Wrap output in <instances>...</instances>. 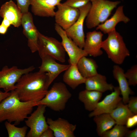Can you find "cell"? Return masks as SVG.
Returning <instances> with one entry per match:
<instances>
[{"label":"cell","instance_id":"obj_14","mask_svg":"<svg viewBox=\"0 0 137 137\" xmlns=\"http://www.w3.org/2000/svg\"><path fill=\"white\" fill-rule=\"evenodd\" d=\"M113 89V92L98 102L95 109L89 114V117L104 113H110L116 107L122 100V98L120 96L121 91L119 87H114Z\"/></svg>","mask_w":137,"mask_h":137},{"label":"cell","instance_id":"obj_38","mask_svg":"<svg viewBox=\"0 0 137 137\" xmlns=\"http://www.w3.org/2000/svg\"><path fill=\"white\" fill-rule=\"evenodd\" d=\"M97 0H90V1L91 2H94V1H96Z\"/></svg>","mask_w":137,"mask_h":137},{"label":"cell","instance_id":"obj_2","mask_svg":"<svg viewBox=\"0 0 137 137\" xmlns=\"http://www.w3.org/2000/svg\"><path fill=\"white\" fill-rule=\"evenodd\" d=\"M38 105L37 102L21 101L15 90L0 103V123L7 121L18 125L26 119L32 113L33 108Z\"/></svg>","mask_w":137,"mask_h":137},{"label":"cell","instance_id":"obj_7","mask_svg":"<svg viewBox=\"0 0 137 137\" xmlns=\"http://www.w3.org/2000/svg\"><path fill=\"white\" fill-rule=\"evenodd\" d=\"M35 68L31 66L25 68H20L16 66L9 67L4 66L0 71V89L8 92L14 90L15 84L24 74L31 72Z\"/></svg>","mask_w":137,"mask_h":137},{"label":"cell","instance_id":"obj_34","mask_svg":"<svg viewBox=\"0 0 137 137\" xmlns=\"http://www.w3.org/2000/svg\"><path fill=\"white\" fill-rule=\"evenodd\" d=\"M53 130L49 127L42 133L40 137H54Z\"/></svg>","mask_w":137,"mask_h":137},{"label":"cell","instance_id":"obj_25","mask_svg":"<svg viewBox=\"0 0 137 137\" xmlns=\"http://www.w3.org/2000/svg\"><path fill=\"white\" fill-rule=\"evenodd\" d=\"M93 120L96 124L97 133L100 136L104 132L111 129L116 124L115 121L109 113L95 116Z\"/></svg>","mask_w":137,"mask_h":137},{"label":"cell","instance_id":"obj_19","mask_svg":"<svg viewBox=\"0 0 137 137\" xmlns=\"http://www.w3.org/2000/svg\"><path fill=\"white\" fill-rule=\"evenodd\" d=\"M130 21V19L124 13L123 6H121L117 8L110 19L99 25L96 27V29L100 30L105 34H108L115 30L116 26L119 22H123L126 23Z\"/></svg>","mask_w":137,"mask_h":137},{"label":"cell","instance_id":"obj_16","mask_svg":"<svg viewBox=\"0 0 137 137\" xmlns=\"http://www.w3.org/2000/svg\"><path fill=\"white\" fill-rule=\"evenodd\" d=\"M47 122L49 128L53 131L55 137H75L74 132L76 125L70 123L61 118L54 120L48 118Z\"/></svg>","mask_w":137,"mask_h":137},{"label":"cell","instance_id":"obj_26","mask_svg":"<svg viewBox=\"0 0 137 137\" xmlns=\"http://www.w3.org/2000/svg\"><path fill=\"white\" fill-rule=\"evenodd\" d=\"M110 114L115 121L116 124L125 125L128 118L134 114L129 109L127 105L122 101Z\"/></svg>","mask_w":137,"mask_h":137},{"label":"cell","instance_id":"obj_9","mask_svg":"<svg viewBox=\"0 0 137 137\" xmlns=\"http://www.w3.org/2000/svg\"><path fill=\"white\" fill-rule=\"evenodd\" d=\"M91 3L89 2L79 8V16L76 21L69 28L65 30L67 36L79 47L83 48L85 36L83 29L84 22L90 8Z\"/></svg>","mask_w":137,"mask_h":137},{"label":"cell","instance_id":"obj_20","mask_svg":"<svg viewBox=\"0 0 137 137\" xmlns=\"http://www.w3.org/2000/svg\"><path fill=\"white\" fill-rule=\"evenodd\" d=\"M113 74L114 78L117 80L119 85L121 94L122 96V100L124 103H128L129 95L133 93L129 87L127 79L126 77L123 70L118 65L113 66Z\"/></svg>","mask_w":137,"mask_h":137},{"label":"cell","instance_id":"obj_32","mask_svg":"<svg viewBox=\"0 0 137 137\" xmlns=\"http://www.w3.org/2000/svg\"><path fill=\"white\" fill-rule=\"evenodd\" d=\"M127 105L130 110L134 114H137V97H131L129 98Z\"/></svg>","mask_w":137,"mask_h":137},{"label":"cell","instance_id":"obj_15","mask_svg":"<svg viewBox=\"0 0 137 137\" xmlns=\"http://www.w3.org/2000/svg\"><path fill=\"white\" fill-rule=\"evenodd\" d=\"M103 34L101 31L94 30L86 33L83 49L90 56L96 57L101 55V45Z\"/></svg>","mask_w":137,"mask_h":137},{"label":"cell","instance_id":"obj_35","mask_svg":"<svg viewBox=\"0 0 137 137\" xmlns=\"http://www.w3.org/2000/svg\"><path fill=\"white\" fill-rule=\"evenodd\" d=\"M125 136L127 137H137V128L132 130H128Z\"/></svg>","mask_w":137,"mask_h":137},{"label":"cell","instance_id":"obj_30","mask_svg":"<svg viewBox=\"0 0 137 137\" xmlns=\"http://www.w3.org/2000/svg\"><path fill=\"white\" fill-rule=\"evenodd\" d=\"M90 2V0H66L63 3L71 7L79 9Z\"/></svg>","mask_w":137,"mask_h":137},{"label":"cell","instance_id":"obj_24","mask_svg":"<svg viewBox=\"0 0 137 137\" xmlns=\"http://www.w3.org/2000/svg\"><path fill=\"white\" fill-rule=\"evenodd\" d=\"M86 57L84 56L81 58L76 65L81 74L85 79L97 74L98 67L94 60Z\"/></svg>","mask_w":137,"mask_h":137},{"label":"cell","instance_id":"obj_36","mask_svg":"<svg viewBox=\"0 0 137 137\" xmlns=\"http://www.w3.org/2000/svg\"><path fill=\"white\" fill-rule=\"evenodd\" d=\"M10 92H2L0 91V103L4 99L9 96Z\"/></svg>","mask_w":137,"mask_h":137},{"label":"cell","instance_id":"obj_4","mask_svg":"<svg viewBox=\"0 0 137 137\" xmlns=\"http://www.w3.org/2000/svg\"><path fill=\"white\" fill-rule=\"evenodd\" d=\"M120 2L119 1L108 0H97L91 2L90 8L85 19L87 28L91 29L97 27L104 22Z\"/></svg>","mask_w":137,"mask_h":137},{"label":"cell","instance_id":"obj_28","mask_svg":"<svg viewBox=\"0 0 137 137\" xmlns=\"http://www.w3.org/2000/svg\"><path fill=\"white\" fill-rule=\"evenodd\" d=\"M114 127L104 132L102 137H123L129 130L124 125L116 124Z\"/></svg>","mask_w":137,"mask_h":137},{"label":"cell","instance_id":"obj_11","mask_svg":"<svg viewBox=\"0 0 137 137\" xmlns=\"http://www.w3.org/2000/svg\"><path fill=\"white\" fill-rule=\"evenodd\" d=\"M57 10L54 15L56 24L66 30L77 20L80 14L79 9L61 3L57 6Z\"/></svg>","mask_w":137,"mask_h":137},{"label":"cell","instance_id":"obj_13","mask_svg":"<svg viewBox=\"0 0 137 137\" xmlns=\"http://www.w3.org/2000/svg\"><path fill=\"white\" fill-rule=\"evenodd\" d=\"M42 60L39 71L47 73L49 86L62 72L65 71L70 64H63L57 63L56 60L51 56L46 55L40 57Z\"/></svg>","mask_w":137,"mask_h":137},{"label":"cell","instance_id":"obj_23","mask_svg":"<svg viewBox=\"0 0 137 137\" xmlns=\"http://www.w3.org/2000/svg\"><path fill=\"white\" fill-rule=\"evenodd\" d=\"M65 71L63 76V81L72 89L84 83L86 79L81 74L76 65L70 64Z\"/></svg>","mask_w":137,"mask_h":137},{"label":"cell","instance_id":"obj_1","mask_svg":"<svg viewBox=\"0 0 137 137\" xmlns=\"http://www.w3.org/2000/svg\"><path fill=\"white\" fill-rule=\"evenodd\" d=\"M49 87L46 73L31 72L20 77L14 90L21 101L38 102L45 97Z\"/></svg>","mask_w":137,"mask_h":137},{"label":"cell","instance_id":"obj_17","mask_svg":"<svg viewBox=\"0 0 137 137\" xmlns=\"http://www.w3.org/2000/svg\"><path fill=\"white\" fill-rule=\"evenodd\" d=\"M62 0H31V10L36 16L42 17H54L56 7Z\"/></svg>","mask_w":137,"mask_h":137},{"label":"cell","instance_id":"obj_3","mask_svg":"<svg viewBox=\"0 0 137 137\" xmlns=\"http://www.w3.org/2000/svg\"><path fill=\"white\" fill-rule=\"evenodd\" d=\"M107 38L102 41L101 48L108 57L117 65L122 64L130 53L122 37L116 29L108 33Z\"/></svg>","mask_w":137,"mask_h":137},{"label":"cell","instance_id":"obj_27","mask_svg":"<svg viewBox=\"0 0 137 137\" xmlns=\"http://www.w3.org/2000/svg\"><path fill=\"white\" fill-rule=\"evenodd\" d=\"M5 128L9 137H25L26 136L27 127H16L14 124H12L7 121L5 123Z\"/></svg>","mask_w":137,"mask_h":137},{"label":"cell","instance_id":"obj_33","mask_svg":"<svg viewBox=\"0 0 137 137\" xmlns=\"http://www.w3.org/2000/svg\"><path fill=\"white\" fill-rule=\"evenodd\" d=\"M137 124V114L129 117L127 120L126 125L128 128L132 127Z\"/></svg>","mask_w":137,"mask_h":137},{"label":"cell","instance_id":"obj_5","mask_svg":"<svg viewBox=\"0 0 137 137\" xmlns=\"http://www.w3.org/2000/svg\"><path fill=\"white\" fill-rule=\"evenodd\" d=\"M72 96L65 85L61 82L54 83L45 97L38 102V105H45L52 110L62 111Z\"/></svg>","mask_w":137,"mask_h":137},{"label":"cell","instance_id":"obj_37","mask_svg":"<svg viewBox=\"0 0 137 137\" xmlns=\"http://www.w3.org/2000/svg\"><path fill=\"white\" fill-rule=\"evenodd\" d=\"M8 28L1 24L0 25V34H5L7 31Z\"/></svg>","mask_w":137,"mask_h":137},{"label":"cell","instance_id":"obj_6","mask_svg":"<svg viewBox=\"0 0 137 137\" xmlns=\"http://www.w3.org/2000/svg\"><path fill=\"white\" fill-rule=\"evenodd\" d=\"M40 57L50 56L62 62L65 61V51L61 42L55 38L44 35L39 31L38 51Z\"/></svg>","mask_w":137,"mask_h":137},{"label":"cell","instance_id":"obj_29","mask_svg":"<svg viewBox=\"0 0 137 137\" xmlns=\"http://www.w3.org/2000/svg\"><path fill=\"white\" fill-rule=\"evenodd\" d=\"M126 77L130 85H136L137 84V65L132 66L125 73Z\"/></svg>","mask_w":137,"mask_h":137},{"label":"cell","instance_id":"obj_8","mask_svg":"<svg viewBox=\"0 0 137 137\" xmlns=\"http://www.w3.org/2000/svg\"><path fill=\"white\" fill-rule=\"evenodd\" d=\"M37 106L36 109L25 121L26 126L30 128L26 135L27 137H40L43 132L49 127L44 115L46 106L42 104Z\"/></svg>","mask_w":137,"mask_h":137},{"label":"cell","instance_id":"obj_10","mask_svg":"<svg viewBox=\"0 0 137 137\" xmlns=\"http://www.w3.org/2000/svg\"><path fill=\"white\" fill-rule=\"evenodd\" d=\"M55 29L61 39V42L69 57L68 61L70 64L76 65L81 58L88 55L83 49L79 47L67 36L64 30L56 23Z\"/></svg>","mask_w":137,"mask_h":137},{"label":"cell","instance_id":"obj_31","mask_svg":"<svg viewBox=\"0 0 137 137\" xmlns=\"http://www.w3.org/2000/svg\"><path fill=\"white\" fill-rule=\"evenodd\" d=\"M17 5L22 13L28 12V8L30 5L31 0H16Z\"/></svg>","mask_w":137,"mask_h":137},{"label":"cell","instance_id":"obj_22","mask_svg":"<svg viewBox=\"0 0 137 137\" xmlns=\"http://www.w3.org/2000/svg\"><path fill=\"white\" fill-rule=\"evenodd\" d=\"M102 93L98 91L85 89L78 94L79 100L84 104L85 109L92 111L96 108L101 99Z\"/></svg>","mask_w":137,"mask_h":137},{"label":"cell","instance_id":"obj_21","mask_svg":"<svg viewBox=\"0 0 137 137\" xmlns=\"http://www.w3.org/2000/svg\"><path fill=\"white\" fill-rule=\"evenodd\" d=\"M84 83L85 89L102 93L108 91H112L114 88L112 84L107 82L106 76L98 73L93 76L86 78Z\"/></svg>","mask_w":137,"mask_h":137},{"label":"cell","instance_id":"obj_12","mask_svg":"<svg viewBox=\"0 0 137 137\" xmlns=\"http://www.w3.org/2000/svg\"><path fill=\"white\" fill-rule=\"evenodd\" d=\"M21 25L23 34L28 39V46L31 52L37 51L39 31L34 24L33 16L30 12L23 13Z\"/></svg>","mask_w":137,"mask_h":137},{"label":"cell","instance_id":"obj_18","mask_svg":"<svg viewBox=\"0 0 137 137\" xmlns=\"http://www.w3.org/2000/svg\"><path fill=\"white\" fill-rule=\"evenodd\" d=\"M22 14L17 5L12 0L6 2L1 7L0 16L15 27H18L21 25Z\"/></svg>","mask_w":137,"mask_h":137}]
</instances>
